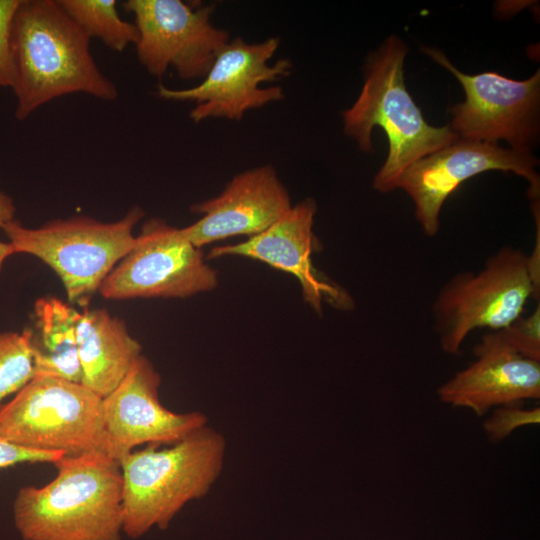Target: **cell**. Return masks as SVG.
I'll return each mask as SVG.
<instances>
[{
	"mask_svg": "<svg viewBox=\"0 0 540 540\" xmlns=\"http://www.w3.org/2000/svg\"><path fill=\"white\" fill-rule=\"evenodd\" d=\"M65 12L91 38L115 52H123L138 39L134 23L123 20L115 0H58Z\"/></svg>",
	"mask_w": 540,
	"mask_h": 540,
	"instance_id": "obj_19",
	"label": "cell"
},
{
	"mask_svg": "<svg viewBox=\"0 0 540 540\" xmlns=\"http://www.w3.org/2000/svg\"><path fill=\"white\" fill-rule=\"evenodd\" d=\"M161 378L142 354L102 398L107 454L117 461L140 445H171L208 425L204 413H175L159 398Z\"/></svg>",
	"mask_w": 540,
	"mask_h": 540,
	"instance_id": "obj_13",
	"label": "cell"
},
{
	"mask_svg": "<svg viewBox=\"0 0 540 540\" xmlns=\"http://www.w3.org/2000/svg\"><path fill=\"white\" fill-rule=\"evenodd\" d=\"M279 42L277 37L257 43L234 38L219 52L200 84L185 89L159 85L157 93L165 100L195 102L190 112L195 123L209 118L240 120L249 110L285 98L280 86H260L287 77L292 71L288 59L268 64Z\"/></svg>",
	"mask_w": 540,
	"mask_h": 540,
	"instance_id": "obj_9",
	"label": "cell"
},
{
	"mask_svg": "<svg viewBox=\"0 0 540 540\" xmlns=\"http://www.w3.org/2000/svg\"><path fill=\"white\" fill-rule=\"evenodd\" d=\"M90 40L58 0H21L12 27L19 121L68 94L104 101L118 97L117 86L94 61Z\"/></svg>",
	"mask_w": 540,
	"mask_h": 540,
	"instance_id": "obj_1",
	"label": "cell"
},
{
	"mask_svg": "<svg viewBox=\"0 0 540 540\" xmlns=\"http://www.w3.org/2000/svg\"><path fill=\"white\" fill-rule=\"evenodd\" d=\"M217 283L216 271L205 263L200 248L187 239L182 228L150 219L98 291L112 300L182 298L212 290Z\"/></svg>",
	"mask_w": 540,
	"mask_h": 540,
	"instance_id": "obj_8",
	"label": "cell"
},
{
	"mask_svg": "<svg viewBox=\"0 0 540 540\" xmlns=\"http://www.w3.org/2000/svg\"><path fill=\"white\" fill-rule=\"evenodd\" d=\"M421 50L450 71L460 82L465 100L450 109L449 124L459 138L530 150L539 136L540 74L513 80L497 72L469 75L459 71L435 48Z\"/></svg>",
	"mask_w": 540,
	"mask_h": 540,
	"instance_id": "obj_10",
	"label": "cell"
},
{
	"mask_svg": "<svg viewBox=\"0 0 540 540\" xmlns=\"http://www.w3.org/2000/svg\"><path fill=\"white\" fill-rule=\"evenodd\" d=\"M407 53L399 37H388L369 55L361 93L342 112L343 130L360 150L372 151L374 127H381L387 135L388 157L373 180L374 189L382 193L395 190L400 175L415 161L459 138L449 124L434 127L424 119L404 82Z\"/></svg>",
	"mask_w": 540,
	"mask_h": 540,
	"instance_id": "obj_3",
	"label": "cell"
},
{
	"mask_svg": "<svg viewBox=\"0 0 540 540\" xmlns=\"http://www.w3.org/2000/svg\"><path fill=\"white\" fill-rule=\"evenodd\" d=\"M15 211L13 199L0 191V229L14 220Z\"/></svg>",
	"mask_w": 540,
	"mask_h": 540,
	"instance_id": "obj_25",
	"label": "cell"
},
{
	"mask_svg": "<svg viewBox=\"0 0 540 540\" xmlns=\"http://www.w3.org/2000/svg\"><path fill=\"white\" fill-rule=\"evenodd\" d=\"M292 207L290 196L270 165L237 174L218 196L194 204L202 214L182 228L184 235L200 248L235 235H256L279 220Z\"/></svg>",
	"mask_w": 540,
	"mask_h": 540,
	"instance_id": "obj_16",
	"label": "cell"
},
{
	"mask_svg": "<svg viewBox=\"0 0 540 540\" xmlns=\"http://www.w3.org/2000/svg\"><path fill=\"white\" fill-rule=\"evenodd\" d=\"M76 336L82 384L102 398L120 384L141 355V345L124 321L103 308L80 312Z\"/></svg>",
	"mask_w": 540,
	"mask_h": 540,
	"instance_id": "obj_17",
	"label": "cell"
},
{
	"mask_svg": "<svg viewBox=\"0 0 540 540\" xmlns=\"http://www.w3.org/2000/svg\"><path fill=\"white\" fill-rule=\"evenodd\" d=\"M143 216V210L135 206L120 220L109 223L74 216L27 228L14 219L2 230L14 253L30 254L45 262L61 279L69 301L84 305L133 248V228Z\"/></svg>",
	"mask_w": 540,
	"mask_h": 540,
	"instance_id": "obj_6",
	"label": "cell"
},
{
	"mask_svg": "<svg viewBox=\"0 0 540 540\" xmlns=\"http://www.w3.org/2000/svg\"><path fill=\"white\" fill-rule=\"evenodd\" d=\"M162 446L146 445L119 460L123 533L129 538L168 528L186 504L209 493L222 473L226 440L208 425Z\"/></svg>",
	"mask_w": 540,
	"mask_h": 540,
	"instance_id": "obj_4",
	"label": "cell"
},
{
	"mask_svg": "<svg viewBox=\"0 0 540 540\" xmlns=\"http://www.w3.org/2000/svg\"><path fill=\"white\" fill-rule=\"evenodd\" d=\"M539 301L528 254L505 245L477 272L461 271L443 284L433 305V327L442 351L459 355L476 329L500 330L519 316L530 298Z\"/></svg>",
	"mask_w": 540,
	"mask_h": 540,
	"instance_id": "obj_7",
	"label": "cell"
},
{
	"mask_svg": "<svg viewBox=\"0 0 540 540\" xmlns=\"http://www.w3.org/2000/svg\"><path fill=\"white\" fill-rule=\"evenodd\" d=\"M123 8L134 15L140 64L161 77L169 67L190 80L204 78L230 41L229 32L211 22L214 5L181 0H128Z\"/></svg>",
	"mask_w": 540,
	"mask_h": 540,
	"instance_id": "obj_11",
	"label": "cell"
},
{
	"mask_svg": "<svg viewBox=\"0 0 540 540\" xmlns=\"http://www.w3.org/2000/svg\"><path fill=\"white\" fill-rule=\"evenodd\" d=\"M80 312L54 297L34 304L31 331L35 376L47 375L82 384L76 325Z\"/></svg>",
	"mask_w": 540,
	"mask_h": 540,
	"instance_id": "obj_18",
	"label": "cell"
},
{
	"mask_svg": "<svg viewBox=\"0 0 540 540\" xmlns=\"http://www.w3.org/2000/svg\"><path fill=\"white\" fill-rule=\"evenodd\" d=\"M15 254L12 245L9 242L0 241V271L5 260Z\"/></svg>",
	"mask_w": 540,
	"mask_h": 540,
	"instance_id": "obj_26",
	"label": "cell"
},
{
	"mask_svg": "<svg viewBox=\"0 0 540 540\" xmlns=\"http://www.w3.org/2000/svg\"><path fill=\"white\" fill-rule=\"evenodd\" d=\"M47 484L21 487L13 519L23 540H122L123 479L104 452L63 456Z\"/></svg>",
	"mask_w": 540,
	"mask_h": 540,
	"instance_id": "obj_2",
	"label": "cell"
},
{
	"mask_svg": "<svg viewBox=\"0 0 540 540\" xmlns=\"http://www.w3.org/2000/svg\"><path fill=\"white\" fill-rule=\"evenodd\" d=\"M35 376L30 328L0 332V406Z\"/></svg>",
	"mask_w": 540,
	"mask_h": 540,
	"instance_id": "obj_20",
	"label": "cell"
},
{
	"mask_svg": "<svg viewBox=\"0 0 540 540\" xmlns=\"http://www.w3.org/2000/svg\"><path fill=\"white\" fill-rule=\"evenodd\" d=\"M0 439L64 456L107 454L102 397L81 383L34 376L0 406Z\"/></svg>",
	"mask_w": 540,
	"mask_h": 540,
	"instance_id": "obj_5",
	"label": "cell"
},
{
	"mask_svg": "<svg viewBox=\"0 0 540 540\" xmlns=\"http://www.w3.org/2000/svg\"><path fill=\"white\" fill-rule=\"evenodd\" d=\"M540 423V408H524L522 403L508 404L494 408L483 428L488 439L498 443L520 427Z\"/></svg>",
	"mask_w": 540,
	"mask_h": 540,
	"instance_id": "obj_22",
	"label": "cell"
},
{
	"mask_svg": "<svg viewBox=\"0 0 540 540\" xmlns=\"http://www.w3.org/2000/svg\"><path fill=\"white\" fill-rule=\"evenodd\" d=\"M64 455L23 448L0 439V469L21 463H54Z\"/></svg>",
	"mask_w": 540,
	"mask_h": 540,
	"instance_id": "obj_24",
	"label": "cell"
},
{
	"mask_svg": "<svg viewBox=\"0 0 540 540\" xmlns=\"http://www.w3.org/2000/svg\"><path fill=\"white\" fill-rule=\"evenodd\" d=\"M316 211L314 199L306 198L292 206L266 230L246 241L213 247L208 258L244 256L292 274L300 283L304 300L319 314L322 313L323 302L338 309H351V296L321 275L313 265L312 253L316 241L313 223Z\"/></svg>",
	"mask_w": 540,
	"mask_h": 540,
	"instance_id": "obj_14",
	"label": "cell"
},
{
	"mask_svg": "<svg viewBox=\"0 0 540 540\" xmlns=\"http://www.w3.org/2000/svg\"><path fill=\"white\" fill-rule=\"evenodd\" d=\"M500 338L520 355L540 362V303L527 316H519L496 330Z\"/></svg>",
	"mask_w": 540,
	"mask_h": 540,
	"instance_id": "obj_21",
	"label": "cell"
},
{
	"mask_svg": "<svg viewBox=\"0 0 540 540\" xmlns=\"http://www.w3.org/2000/svg\"><path fill=\"white\" fill-rule=\"evenodd\" d=\"M21 0H0V86L15 85L16 72L12 49V27Z\"/></svg>",
	"mask_w": 540,
	"mask_h": 540,
	"instance_id": "obj_23",
	"label": "cell"
},
{
	"mask_svg": "<svg viewBox=\"0 0 540 540\" xmlns=\"http://www.w3.org/2000/svg\"><path fill=\"white\" fill-rule=\"evenodd\" d=\"M537 163L531 150L458 138L406 168L396 182V189L411 197L423 233L434 237L440 229V213L446 199L463 182L489 170L512 172L525 178L529 183V198L538 200Z\"/></svg>",
	"mask_w": 540,
	"mask_h": 540,
	"instance_id": "obj_12",
	"label": "cell"
},
{
	"mask_svg": "<svg viewBox=\"0 0 540 540\" xmlns=\"http://www.w3.org/2000/svg\"><path fill=\"white\" fill-rule=\"evenodd\" d=\"M474 361L438 389L439 400L482 416L490 409L540 398V362L509 347L489 331L473 348Z\"/></svg>",
	"mask_w": 540,
	"mask_h": 540,
	"instance_id": "obj_15",
	"label": "cell"
}]
</instances>
